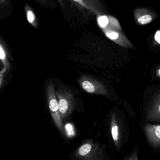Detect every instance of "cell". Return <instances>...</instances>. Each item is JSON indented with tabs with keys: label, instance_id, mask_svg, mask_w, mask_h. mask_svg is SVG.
<instances>
[{
	"label": "cell",
	"instance_id": "cell-6",
	"mask_svg": "<svg viewBox=\"0 0 160 160\" xmlns=\"http://www.w3.org/2000/svg\"><path fill=\"white\" fill-rule=\"evenodd\" d=\"M147 118L150 121H160V94L155 96L147 109Z\"/></svg>",
	"mask_w": 160,
	"mask_h": 160
},
{
	"label": "cell",
	"instance_id": "cell-1",
	"mask_svg": "<svg viewBox=\"0 0 160 160\" xmlns=\"http://www.w3.org/2000/svg\"><path fill=\"white\" fill-rule=\"evenodd\" d=\"M56 94L62 118L66 120L75 108L74 97L69 90L63 87H59L56 91Z\"/></svg>",
	"mask_w": 160,
	"mask_h": 160
},
{
	"label": "cell",
	"instance_id": "cell-7",
	"mask_svg": "<svg viewBox=\"0 0 160 160\" xmlns=\"http://www.w3.org/2000/svg\"><path fill=\"white\" fill-rule=\"evenodd\" d=\"M104 32L107 37L113 42L125 48H130L132 46V44L129 42L128 39L123 35V33L118 32L119 30H114L104 28Z\"/></svg>",
	"mask_w": 160,
	"mask_h": 160
},
{
	"label": "cell",
	"instance_id": "cell-12",
	"mask_svg": "<svg viewBox=\"0 0 160 160\" xmlns=\"http://www.w3.org/2000/svg\"><path fill=\"white\" fill-rule=\"evenodd\" d=\"M98 25L102 29L105 28L108 24V18L106 16H101L97 18Z\"/></svg>",
	"mask_w": 160,
	"mask_h": 160
},
{
	"label": "cell",
	"instance_id": "cell-13",
	"mask_svg": "<svg viewBox=\"0 0 160 160\" xmlns=\"http://www.w3.org/2000/svg\"><path fill=\"white\" fill-rule=\"evenodd\" d=\"M8 69L3 67L1 71H0V87L2 84L3 80H4V77H5V73L7 72Z\"/></svg>",
	"mask_w": 160,
	"mask_h": 160
},
{
	"label": "cell",
	"instance_id": "cell-16",
	"mask_svg": "<svg viewBox=\"0 0 160 160\" xmlns=\"http://www.w3.org/2000/svg\"><path fill=\"white\" fill-rule=\"evenodd\" d=\"M160 69H158V70H157V71H156V74L157 75V76H158V77H160Z\"/></svg>",
	"mask_w": 160,
	"mask_h": 160
},
{
	"label": "cell",
	"instance_id": "cell-2",
	"mask_svg": "<svg viewBox=\"0 0 160 160\" xmlns=\"http://www.w3.org/2000/svg\"><path fill=\"white\" fill-rule=\"evenodd\" d=\"M47 96L48 107L53 121L60 132L63 134L64 129L62 119L60 113L58 102L56 94V90L54 83L52 81H50L48 84L47 87Z\"/></svg>",
	"mask_w": 160,
	"mask_h": 160
},
{
	"label": "cell",
	"instance_id": "cell-3",
	"mask_svg": "<svg viewBox=\"0 0 160 160\" xmlns=\"http://www.w3.org/2000/svg\"><path fill=\"white\" fill-rule=\"evenodd\" d=\"M75 155L80 160H102L103 158L100 147L89 140L85 141L78 148Z\"/></svg>",
	"mask_w": 160,
	"mask_h": 160
},
{
	"label": "cell",
	"instance_id": "cell-8",
	"mask_svg": "<svg viewBox=\"0 0 160 160\" xmlns=\"http://www.w3.org/2000/svg\"><path fill=\"white\" fill-rule=\"evenodd\" d=\"M152 12L146 9H137L134 11V16L137 22L141 25L151 22L153 19Z\"/></svg>",
	"mask_w": 160,
	"mask_h": 160
},
{
	"label": "cell",
	"instance_id": "cell-9",
	"mask_svg": "<svg viewBox=\"0 0 160 160\" xmlns=\"http://www.w3.org/2000/svg\"><path fill=\"white\" fill-rule=\"evenodd\" d=\"M111 132L112 138L114 140V143L117 148L119 147L120 133L118 123L116 115L115 114H112L111 118Z\"/></svg>",
	"mask_w": 160,
	"mask_h": 160
},
{
	"label": "cell",
	"instance_id": "cell-4",
	"mask_svg": "<svg viewBox=\"0 0 160 160\" xmlns=\"http://www.w3.org/2000/svg\"><path fill=\"white\" fill-rule=\"evenodd\" d=\"M81 88L88 93L100 95H109L106 86L97 79L88 76H82L78 79Z\"/></svg>",
	"mask_w": 160,
	"mask_h": 160
},
{
	"label": "cell",
	"instance_id": "cell-10",
	"mask_svg": "<svg viewBox=\"0 0 160 160\" xmlns=\"http://www.w3.org/2000/svg\"><path fill=\"white\" fill-rule=\"evenodd\" d=\"M25 11L28 22L33 27L37 28L38 24L35 14L28 4H26L25 5Z\"/></svg>",
	"mask_w": 160,
	"mask_h": 160
},
{
	"label": "cell",
	"instance_id": "cell-5",
	"mask_svg": "<svg viewBox=\"0 0 160 160\" xmlns=\"http://www.w3.org/2000/svg\"><path fill=\"white\" fill-rule=\"evenodd\" d=\"M144 131L147 138L151 144L155 148H159L160 145V125L147 124Z\"/></svg>",
	"mask_w": 160,
	"mask_h": 160
},
{
	"label": "cell",
	"instance_id": "cell-15",
	"mask_svg": "<svg viewBox=\"0 0 160 160\" xmlns=\"http://www.w3.org/2000/svg\"><path fill=\"white\" fill-rule=\"evenodd\" d=\"M154 40L158 43V44H160V31L158 30L155 32L154 35Z\"/></svg>",
	"mask_w": 160,
	"mask_h": 160
},
{
	"label": "cell",
	"instance_id": "cell-14",
	"mask_svg": "<svg viewBox=\"0 0 160 160\" xmlns=\"http://www.w3.org/2000/svg\"><path fill=\"white\" fill-rule=\"evenodd\" d=\"M125 160H138V152H133L130 156H129Z\"/></svg>",
	"mask_w": 160,
	"mask_h": 160
},
{
	"label": "cell",
	"instance_id": "cell-11",
	"mask_svg": "<svg viewBox=\"0 0 160 160\" xmlns=\"http://www.w3.org/2000/svg\"><path fill=\"white\" fill-rule=\"evenodd\" d=\"M0 61L3 64V67L9 69L10 68V63L7 58V55L4 48L0 42Z\"/></svg>",
	"mask_w": 160,
	"mask_h": 160
}]
</instances>
